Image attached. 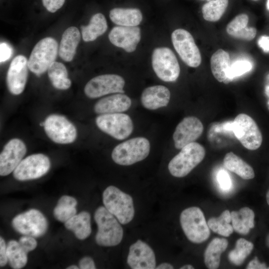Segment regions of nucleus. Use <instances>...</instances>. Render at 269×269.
Segmentation results:
<instances>
[{"label": "nucleus", "mask_w": 269, "mask_h": 269, "mask_svg": "<svg viewBox=\"0 0 269 269\" xmlns=\"http://www.w3.org/2000/svg\"><path fill=\"white\" fill-rule=\"evenodd\" d=\"M258 45L266 53H269V36H262L258 40Z\"/></svg>", "instance_id": "45"}, {"label": "nucleus", "mask_w": 269, "mask_h": 269, "mask_svg": "<svg viewBox=\"0 0 269 269\" xmlns=\"http://www.w3.org/2000/svg\"><path fill=\"white\" fill-rule=\"evenodd\" d=\"M170 92L163 85H155L145 88L141 95V103L146 109L150 110L166 106L170 101Z\"/></svg>", "instance_id": "21"}, {"label": "nucleus", "mask_w": 269, "mask_h": 269, "mask_svg": "<svg viewBox=\"0 0 269 269\" xmlns=\"http://www.w3.org/2000/svg\"><path fill=\"white\" fill-rule=\"evenodd\" d=\"M49 158L42 153L33 154L23 159L13 171L14 177L19 181L39 178L49 171Z\"/></svg>", "instance_id": "14"}, {"label": "nucleus", "mask_w": 269, "mask_h": 269, "mask_svg": "<svg viewBox=\"0 0 269 269\" xmlns=\"http://www.w3.org/2000/svg\"><path fill=\"white\" fill-rule=\"evenodd\" d=\"M47 71L49 80L54 88L67 90L70 87L71 81L68 78L67 69L63 63L54 62Z\"/></svg>", "instance_id": "31"}, {"label": "nucleus", "mask_w": 269, "mask_h": 269, "mask_svg": "<svg viewBox=\"0 0 269 269\" xmlns=\"http://www.w3.org/2000/svg\"><path fill=\"white\" fill-rule=\"evenodd\" d=\"M127 262L133 269L156 268V258L153 250L141 240H137L130 246Z\"/></svg>", "instance_id": "17"}, {"label": "nucleus", "mask_w": 269, "mask_h": 269, "mask_svg": "<svg viewBox=\"0 0 269 269\" xmlns=\"http://www.w3.org/2000/svg\"><path fill=\"white\" fill-rule=\"evenodd\" d=\"M266 198H267V203H268V205H269V190H268V192L267 193Z\"/></svg>", "instance_id": "50"}, {"label": "nucleus", "mask_w": 269, "mask_h": 269, "mask_svg": "<svg viewBox=\"0 0 269 269\" xmlns=\"http://www.w3.org/2000/svg\"><path fill=\"white\" fill-rule=\"evenodd\" d=\"M266 245L269 248V234L267 236L266 238Z\"/></svg>", "instance_id": "49"}, {"label": "nucleus", "mask_w": 269, "mask_h": 269, "mask_svg": "<svg viewBox=\"0 0 269 269\" xmlns=\"http://www.w3.org/2000/svg\"><path fill=\"white\" fill-rule=\"evenodd\" d=\"M132 101L123 93H117L99 100L94 105L95 112L99 115L119 113L129 109Z\"/></svg>", "instance_id": "20"}, {"label": "nucleus", "mask_w": 269, "mask_h": 269, "mask_svg": "<svg viewBox=\"0 0 269 269\" xmlns=\"http://www.w3.org/2000/svg\"><path fill=\"white\" fill-rule=\"evenodd\" d=\"M68 230L72 231L76 238L85 240L91 234V215L87 211H82L65 223Z\"/></svg>", "instance_id": "26"}, {"label": "nucleus", "mask_w": 269, "mask_h": 269, "mask_svg": "<svg viewBox=\"0 0 269 269\" xmlns=\"http://www.w3.org/2000/svg\"><path fill=\"white\" fill-rule=\"evenodd\" d=\"M194 268L191 265H186L181 267L180 269H193Z\"/></svg>", "instance_id": "47"}, {"label": "nucleus", "mask_w": 269, "mask_h": 269, "mask_svg": "<svg viewBox=\"0 0 269 269\" xmlns=\"http://www.w3.org/2000/svg\"><path fill=\"white\" fill-rule=\"evenodd\" d=\"M80 38V31L75 26L69 27L64 31L59 48V55L64 61L70 62L73 60Z\"/></svg>", "instance_id": "22"}, {"label": "nucleus", "mask_w": 269, "mask_h": 269, "mask_svg": "<svg viewBox=\"0 0 269 269\" xmlns=\"http://www.w3.org/2000/svg\"><path fill=\"white\" fill-rule=\"evenodd\" d=\"M205 155L203 145L196 142L189 143L170 161L168 170L174 177H184L203 160Z\"/></svg>", "instance_id": "3"}, {"label": "nucleus", "mask_w": 269, "mask_h": 269, "mask_svg": "<svg viewBox=\"0 0 269 269\" xmlns=\"http://www.w3.org/2000/svg\"><path fill=\"white\" fill-rule=\"evenodd\" d=\"M28 68V61L23 55H18L12 60L6 77L7 88L12 94L18 95L23 92L26 84Z\"/></svg>", "instance_id": "18"}, {"label": "nucleus", "mask_w": 269, "mask_h": 269, "mask_svg": "<svg viewBox=\"0 0 269 269\" xmlns=\"http://www.w3.org/2000/svg\"><path fill=\"white\" fill-rule=\"evenodd\" d=\"M8 262L6 254V246L4 239L0 237V266L4 267Z\"/></svg>", "instance_id": "41"}, {"label": "nucleus", "mask_w": 269, "mask_h": 269, "mask_svg": "<svg viewBox=\"0 0 269 269\" xmlns=\"http://www.w3.org/2000/svg\"><path fill=\"white\" fill-rule=\"evenodd\" d=\"M252 68L251 63L247 60H238L233 63L228 73L227 83L232 81L234 78L249 72Z\"/></svg>", "instance_id": "36"}, {"label": "nucleus", "mask_w": 269, "mask_h": 269, "mask_svg": "<svg viewBox=\"0 0 269 269\" xmlns=\"http://www.w3.org/2000/svg\"><path fill=\"white\" fill-rule=\"evenodd\" d=\"M79 268L76 265H71L67 268V269H78Z\"/></svg>", "instance_id": "48"}, {"label": "nucleus", "mask_w": 269, "mask_h": 269, "mask_svg": "<svg viewBox=\"0 0 269 269\" xmlns=\"http://www.w3.org/2000/svg\"><path fill=\"white\" fill-rule=\"evenodd\" d=\"M255 0V1H257V0Z\"/></svg>", "instance_id": "54"}, {"label": "nucleus", "mask_w": 269, "mask_h": 269, "mask_svg": "<svg viewBox=\"0 0 269 269\" xmlns=\"http://www.w3.org/2000/svg\"><path fill=\"white\" fill-rule=\"evenodd\" d=\"M231 222V213L228 210L224 211L218 217H212L209 219L207 224L214 232L220 235L228 237L234 231Z\"/></svg>", "instance_id": "33"}, {"label": "nucleus", "mask_w": 269, "mask_h": 269, "mask_svg": "<svg viewBox=\"0 0 269 269\" xmlns=\"http://www.w3.org/2000/svg\"><path fill=\"white\" fill-rule=\"evenodd\" d=\"M253 248L254 245L252 242L240 238L237 241L235 248L229 252L228 259L234 265L240 266L251 253Z\"/></svg>", "instance_id": "35"}, {"label": "nucleus", "mask_w": 269, "mask_h": 269, "mask_svg": "<svg viewBox=\"0 0 269 269\" xmlns=\"http://www.w3.org/2000/svg\"><path fill=\"white\" fill-rule=\"evenodd\" d=\"M180 223L186 237L193 243H203L209 237V228L199 207H190L183 210L180 215Z\"/></svg>", "instance_id": "5"}, {"label": "nucleus", "mask_w": 269, "mask_h": 269, "mask_svg": "<svg viewBox=\"0 0 269 269\" xmlns=\"http://www.w3.org/2000/svg\"><path fill=\"white\" fill-rule=\"evenodd\" d=\"M174 49L182 61L188 66L196 68L201 63V55L190 33L184 29H177L171 34Z\"/></svg>", "instance_id": "12"}, {"label": "nucleus", "mask_w": 269, "mask_h": 269, "mask_svg": "<svg viewBox=\"0 0 269 269\" xmlns=\"http://www.w3.org/2000/svg\"><path fill=\"white\" fill-rule=\"evenodd\" d=\"M107 28L105 16L101 13H97L91 17L88 25L81 26L82 38L85 42L93 41L103 35Z\"/></svg>", "instance_id": "29"}, {"label": "nucleus", "mask_w": 269, "mask_h": 269, "mask_svg": "<svg viewBox=\"0 0 269 269\" xmlns=\"http://www.w3.org/2000/svg\"><path fill=\"white\" fill-rule=\"evenodd\" d=\"M96 124L101 131L118 140L128 137L134 129L130 117L122 113L100 115Z\"/></svg>", "instance_id": "9"}, {"label": "nucleus", "mask_w": 269, "mask_h": 269, "mask_svg": "<svg viewBox=\"0 0 269 269\" xmlns=\"http://www.w3.org/2000/svg\"><path fill=\"white\" fill-rule=\"evenodd\" d=\"M267 268L265 263H260L257 257H255L249 263L246 268L247 269H266Z\"/></svg>", "instance_id": "44"}, {"label": "nucleus", "mask_w": 269, "mask_h": 269, "mask_svg": "<svg viewBox=\"0 0 269 269\" xmlns=\"http://www.w3.org/2000/svg\"><path fill=\"white\" fill-rule=\"evenodd\" d=\"M58 53V44L53 38L45 37L34 47L28 61V69L39 76L55 62Z\"/></svg>", "instance_id": "6"}, {"label": "nucleus", "mask_w": 269, "mask_h": 269, "mask_svg": "<svg viewBox=\"0 0 269 269\" xmlns=\"http://www.w3.org/2000/svg\"><path fill=\"white\" fill-rule=\"evenodd\" d=\"M231 216L234 230L240 234H248L250 230L255 226V214L249 207H243L238 211H232Z\"/></svg>", "instance_id": "27"}, {"label": "nucleus", "mask_w": 269, "mask_h": 269, "mask_svg": "<svg viewBox=\"0 0 269 269\" xmlns=\"http://www.w3.org/2000/svg\"><path fill=\"white\" fill-rule=\"evenodd\" d=\"M57 204L72 207H76L77 204V201L75 198L72 196L63 195L60 198Z\"/></svg>", "instance_id": "43"}, {"label": "nucleus", "mask_w": 269, "mask_h": 269, "mask_svg": "<svg viewBox=\"0 0 269 269\" xmlns=\"http://www.w3.org/2000/svg\"><path fill=\"white\" fill-rule=\"evenodd\" d=\"M155 269H172L173 267L168 263H163L159 264Z\"/></svg>", "instance_id": "46"}, {"label": "nucleus", "mask_w": 269, "mask_h": 269, "mask_svg": "<svg viewBox=\"0 0 269 269\" xmlns=\"http://www.w3.org/2000/svg\"><path fill=\"white\" fill-rule=\"evenodd\" d=\"M268 269H269V267L267 268Z\"/></svg>", "instance_id": "53"}, {"label": "nucleus", "mask_w": 269, "mask_h": 269, "mask_svg": "<svg viewBox=\"0 0 269 269\" xmlns=\"http://www.w3.org/2000/svg\"><path fill=\"white\" fill-rule=\"evenodd\" d=\"M13 229L23 235L40 237L44 235L48 228V222L39 210L31 209L16 215L12 221Z\"/></svg>", "instance_id": "11"}, {"label": "nucleus", "mask_w": 269, "mask_h": 269, "mask_svg": "<svg viewBox=\"0 0 269 269\" xmlns=\"http://www.w3.org/2000/svg\"><path fill=\"white\" fill-rule=\"evenodd\" d=\"M102 198L105 207L121 224H127L133 220L135 211L133 199L130 195L111 185L104 191Z\"/></svg>", "instance_id": "2"}, {"label": "nucleus", "mask_w": 269, "mask_h": 269, "mask_svg": "<svg viewBox=\"0 0 269 269\" xmlns=\"http://www.w3.org/2000/svg\"><path fill=\"white\" fill-rule=\"evenodd\" d=\"M203 125L196 117L184 118L176 126L173 134L175 147L181 149L184 146L195 142L202 134Z\"/></svg>", "instance_id": "16"}, {"label": "nucleus", "mask_w": 269, "mask_h": 269, "mask_svg": "<svg viewBox=\"0 0 269 269\" xmlns=\"http://www.w3.org/2000/svg\"><path fill=\"white\" fill-rule=\"evenodd\" d=\"M249 17L245 13L237 15L227 25L226 31L235 38L251 41L256 36L257 30L255 28L248 27Z\"/></svg>", "instance_id": "23"}, {"label": "nucleus", "mask_w": 269, "mask_h": 269, "mask_svg": "<svg viewBox=\"0 0 269 269\" xmlns=\"http://www.w3.org/2000/svg\"><path fill=\"white\" fill-rule=\"evenodd\" d=\"M8 262L12 269L23 268L27 262V254L19 242L15 240L9 241L6 246Z\"/></svg>", "instance_id": "32"}, {"label": "nucleus", "mask_w": 269, "mask_h": 269, "mask_svg": "<svg viewBox=\"0 0 269 269\" xmlns=\"http://www.w3.org/2000/svg\"><path fill=\"white\" fill-rule=\"evenodd\" d=\"M210 65L215 79L227 84L228 73L231 65L229 54L223 49L217 50L211 57Z\"/></svg>", "instance_id": "25"}, {"label": "nucleus", "mask_w": 269, "mask_h": 269, "mask_svg": "<svg viewBox=\"0 0 269 269\" xmlns=\"http://www.w3.org/2000/svg\"><path fill=\"white\" fill-rule=\"evenodd\" d=\"M109 16L114 23L124 26H137L142 20L141 12L136 8H114L110 10Z\"/></svg>", "instance_id": "24"}, {"label": "nucleus", "mask_w": 269, "mask_h": 269, "mask_svg": "<svg viewBox=\"0 0 269 269\" xmlns=\"http://www.w3.org/2000/svg\"><path fill=\"white\" fill-rule=\"evenodd\" d=\"M76 207L57 204L53 210L54 217L59 221L65 223L76 214Z\"/></svg>", "instance_id": "37"}, {"label": "nucleus", "mask_w": 269, "mask_h": 269, "mask_svg": "<svg viewBox=\"0 0 269 269\" xmlns=\"http://www.w3.org/2000/svg\"><path fill=\"white\" fill-rule=\"evenodd\" d=\"M223 165L227 169L236 173L244 179H251L255 177L253 168L232 152H228L225 155Z\"/></svg>", "instance_id": "30"}, {"label": "nucleus", "mask_w": 269, "mask_h": 269, "mask_svg": "<svg viewBox=\"0 0 269 269\" xmlns=\"http://www.w3.org/2000/svg\"><path fill=\"white\" fill-rule=\"evenodd\" d=\"M140 38V29L137 26H115L109 34V39L113 45L129 53L136 49Z\"/></svg>", "instance_id": "19"}, {"label": "nucleus", "mask_w": 269, "mask_h": 269, "mask_svg": "<svg viewBox=\"0 0 269 269\" xmlns=\"http://www.w3.org/2000/svg\"><path fill=\"white\" fill-rule=\"evenodd\" d=\"M228 3V0H212L208 1L202 7L203 18L211 22L219 20L225 12Z\"/></svg>", "instance_id": "34"}, {"label": "nucleus", "mask_w": 269, "mask_h": 269, "mask_svg": "<svg viewBox=\"0 0 269 269\" xmlns=\"http://www.w3.org/2000/svg\"><path fill=\"white\" fill-rule=\"evenodd\" d=\"M94 219L98 227L95 240L103 247H113L123 240V229L121 223L105 206H100L95 211Z\"/></svg>", "instance_id": "1"}, {"label": "nucleus", "mask_w": 269, "mask_h": 269, "mask_svg": "<svg viewBox=\"0 0 269 269\" xmlns=\"http://www.w3.org/2000/svg\"><path fill=\"white\" fill-rule=\"evenodd\" d=\"M150 148V143L146 138H132L117 145L112 152V158L118 164L128 166L146 158Z\"/></svg>", "instance_id": "4"}, {"label": "nucleus", "mask_w": 269, "mask_h": 269, "mask_svg": "<svg viewBox=\"0 0 269 269\" xmlns=\"http://www.w3.org/2000/svg\"><path fill=\"white\" fill-rule=\"evenodd\" d=\"M25 143L15 138L4 146L0 154V175L6 176L13 172L26 153Z\"/></svg>", "instance_id": "15"}, {"label": "nucleus", "mask_w": 269, "mask_h": 269, "mask_svg": "<svg viewBox=\"0 0 269 269\" xmlns=\"http://www.w3.org/2000/svg\"><path fill=\"white\" fill-rule=\"evenodd\" d=\"M18 242L26 253L34 250L37 245V242L34 237L27 235L20 237Z\"/></svg>", "instance_id": "38"}, {"label": "nucleus", "mask_w": 269, "mask_h": 269, "mask_svg": "<svg viewBox=\"0 0 269 269\" xmlns=\"http://www.w3.org/2000/svg\"><path fill=\"white\" fill-rule=\"evenodd\" d=\"M124 78L116 74H104L91 79L85 85L84 93L89 98L95 99L114 93H124Z\"/></svg>", "instance_id": "13"}, {"label": "nucleus", "mask_w": 269, "mask_h": 269, "mask_svg": "<svg viewBox=\"0 0 269 269\" xmlns=\"http://www.w3.org/2000/svg\"><path fill=\"white\" fill-rule=\"evenodd\" d=\"M267 7L269 10V0H267Z\"/></svg>", "instance_id": "51"}, {"label": "nucleus", "mask_w": 269, "mask_h": 269, "mask_svg": "<svg viewBox=\"0 0 269 269\" xmlns=\"http://www.w3.org/2000/svg\"><path fill=\"white\" fill-rule=\"evenodd\" d=\"M79 268L81 269H95V264L94 260L90 257L82 258L79 263Z\"/></svg>", "instance_id": "42"}, {"label": "nucleus", "mask_w": 269, "mask_h": 269, "mask_svg": "<svg viewBox=\"0 0 269 269\" xmlns=\"http://www.w3.org/2000/svg\"><path fill=\"white\" fill-rule=\"evenodd\" d=\"M206 0V1H211V0Z\"/></svg>", "instance_id": "52"}, {"label": "nucleus", "mask_w": 269, "mask_h": 269, "mask_svg": "<svg viewBox=\"0 0 269 269\" xmlns=\"http://www.w3.org/2000/svg\"><path fill=\"white\" fill-rule=\"evenodd\" d=\"M217 181L221 188L228 190L232 186V182L228 173L224 170H220L217 176Z\"/></svg>", "instance_id": "39"}, {"label": "nucleus", "mask_w": 269, "mask_h": 269, "mask_svg": "<svg viewBox=\"0 0 269 269\" xmlns=\"http://www.w3.org/2000/svg\"><path fill=\"white\" fill-rule=\"evenodd\" d=\"M233 131L241 143L246 148L256 150L263 141L262 134L253 119L244 113L239 114L233 124Z\"/></svg>", "instance_id": "8"}, {"label": "nucleus", "mask_w": 269, "mask_h": 269, "mask_svg": "<svg viewBox=\"0 0 269 269\" xmlns=\"http://www.w3.org/2000/svg\"><path fill=\"white\" fill-rule=\"evenodd\" d=\"M152 66L156 76L165 82L175 81L180 74V69L176 57L168 47H157L154 49Z\"/></svg>", "instance_id": "7"}, {"label": "nucleus", "mask_w": 269, "mask_h": 269, "mask_svg": "<svg viewBox=\"0 0 269 269\" xmlns=\"http://www.w3.org/2000/svg\"><path fill=\"white\" fill-rule=\"evenodd\" d=\"M43 127L48 137L57 143H71L77 136L74 125L62 115L52 114L48 116L43 122Z\"/></svg>", "instance_id": "10"}, {"label": "nucleus", "mask_w": 269, "mask_h": 269, "mask_svg": "<svg viewBox=\"0 0 269 269\" xmlns=\"http://www.w3.org/2000/svg\"><path fill=\"white\" fill-rule=\"evenodd\" d=\"M12 53L11 46L6 42H1L0 44V62L2 63L10 58Z\"/></svg>", "instance_id": "40"}, {"label": "nucleus", "mask_w": 269, "mask_h": 269, "mask_svg": "<svg viewBox=\"0 0 269 269\" xmlns=\"http://www.w3.org/2000/svg\"><path fill=\"white\" fill-rule=\"evenodd\" d=\"M228 245L225 238H216L209 244L204 252V263L207 268H218L221 254L225 251Z\"/></svg>", "instance_id": "28"}]
</instances>
